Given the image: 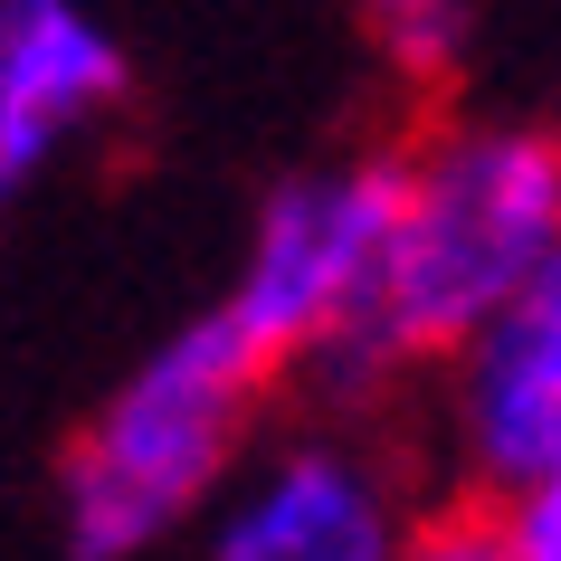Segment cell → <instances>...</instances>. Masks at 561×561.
<instances>
[{
	"label": "cell",
	"mask_w": 561,
	"mask_h": 561,
	"mask_svg": "<svg viewBox=\"0 0 561 561\" xmlns=\"http://www.w3.org/2000/svg\"><path fill=\"white\" fill-rule=\"evenodd\" d=\"M561 248V134L438 124L400 152L381 257V343L400 371L447 362L533 266Z\"/></svg>",
	"instance_id": "obj_1"
},
{
	"label": "cell",
	"mask_w": 561,
	"mask_h": 561,
	"mask_svg": "<svg viewBox=\"0 0 561 561\" xmlns=\"http://www.w3.org/2000/svg\"><path fill=\"white\" fill-rule=\"evenodd\" d=\"M266 390H276L266 353L219 305L181 324L162 353H144L58 467L67 561H144L152 542H172L229 485Z\"/></svg>",
	"instance_id": "obj_2"
},
{
	"label": "cell",
	"mask_w": 561,
	"mask_h": 561,
	"mask_svg": "<svg viewBox=\"0 0 561 561\" xmlns=\"http://www.w3.org/2000/svg\"><path fill=\"white\" fill-rule=\"evenodd\" d=\"M390 209H400V152H353L333 172L276 181L248 229L229 314L266 353V371H296L324 410H362L400 381L381 343V257H390Z\"/></svg>",
	"instance_id": "obj_3"
},
{
	"label": "cell",
	"mask_w": 561,
	"mask_h": 561,
	"mask_svg": "<svg viewBox=\"0 0 561 561\" xmlns=\"http://www.w3.org/2000/svg\"><path fill=\"white\" fill-rule=\"evenodd\" d=\"M400 476L353 428H305L238 476L209 524V561H400Z\"/></svg>",
	"instance_id": "obj_4"
},
{
	"label": "cell",
	"mask_w": 561,
	"mask_h": 561,
	"mask_svg": "<svg viewBox=\"0 0 561 561\" xmlns=\"http://www.w3.org/2000/svg\"><path fill=\"white\" fill-rule=\"evenodd\" d=\"M447 371H457V390H447V438H457L467 495L495 504L561 438V248L447 353Z\"/></svg>",
	"instance_id": "obj_5"
},
{
	"label": "cell",
	"mask_w": 561,
	"mask_h": 561,
	"mask_svg": "<svg viewBox=\"0 0 561 561\" xmlns=\"http://www.w3.org/2000/svg\"><path fill=\"white\" fill-rule=\"evenodd\" d=\"M124 48L87 0H0V201H20L105 105H124Z\"/></svg>",
	"instance_id": "obj_6"
},
{
	"label": "cell",
	"mask_w": 561,
	"mask_h": 561,
	"mask_svg": "<svg viewBox=\"0 0 561 561\" xmlns=\"http://www.w3.org/2000/svg\"><path fill=\"white\" fill-rule=\"evenodd\" d=\"M495 542L504 561H561V438L542 447V467L495 495Z\"/></svg>",
	"instance_id": "obj_7"
},
{
	"label": "cell",
	"mask_w": 561,
	"mask_h": 561,
	"mask_svg": "<svg viewBox=\"0 0 561 561\" xmlns=\"http://www.w3.org/2000/svg\"><path fill=\"white\" fill-rule=\"evenodd\" d=\"M371 10V30H381V48L410 77H438L447 58H457V38H467V0H362Z\"/></svg>",
	"instance_id": "obj_8"
},
{
	"label": "cell",
	"mask_w": 561,
	"mask_h": 561,
	"mask_svg": "<svg viewBox=\"0 0 561 561\" xmlns=\"http://www.w3.org/2000/svg\"><path fill=\"white\" fill-rule=\"evenodd\" d=\"M400 561H504L495 542V504H438V514H410L400 533Z\"/></svg>",
	"instance_id": "obj_9"
}]
</instances>
